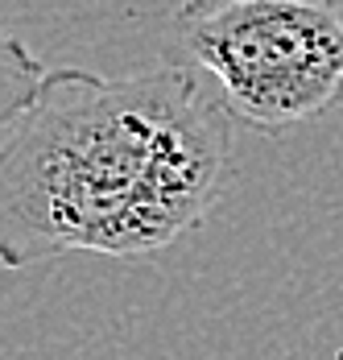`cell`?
Returning <instances> with one entry per match:
<instances>
[{"instance_id": "cell-1", "label": "cell", "mask_w": 343, "mask_h": 360, "mask_svg": "<svg viewBox=\"0 0 343 360\" xmlns=\"http://www.w3.org/2000/svg\"><path fill=\"white\" fill-rule=\"evenodd\" d=\"M228 182L232 112L186 67L46 71L0 133V269L162 252L203 228Z\"/></svg>"}, {"instance_id": "cell-2", "label": "cell", "mask_w": 343, "mask_h": 360, "mask_svg": "<svg viewBox=\"0 0 343 360\" xmlns=\"http://www.w3.org/2000/svg\"><path fill=\"white\" fill-rule=\"evenodd\" d=\"M174 37L219 83L228 112L257 133L277 137L343 96L335 0H182Z\"/></svg>"}, {"instance_id": "cell-3", "label": "cell", "mask_w": 343, "mask_h": 360, "mask_svg": "<svg viewBox=\"0 0 343 360\" xmlns=\"http://www.w3.org/2000/svg\"><path fill=\"white\" fill-rule=\"evenodd\" d=\"M41 79H46V63L21 37L0 30V133L34 104Z\"/></svg>"}]
</instances>
